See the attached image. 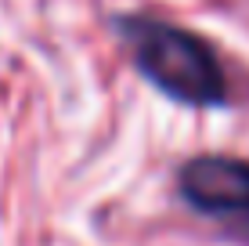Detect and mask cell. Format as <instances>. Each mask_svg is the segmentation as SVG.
<instances>
[{"instance_id": "7a4b0ae2", "label": "cell", "mask_w": 249, "mask_h": 246, "mask_svg": "<svg viewBox=\"0 0 249 246\" xmlns=\"http://www.w3.org/2000/svg\"><path fill=\"white\" fill-rule=\"evenodd\" d=\"M181 196L210 217L249 228V159L195 156L181 167Z\"/></svg>"}, {"instance_id": "6da1fadb", "label": "cell", "mask_w": 249, "mask_h": 246, "mask_svg": "<svg viewBox=\"0 0 249 246\" xmlns=\"http://www.w3.org/2000/svg\"><path fill=\"white\" fill-rule=\"evenodd\" d=\"M119 29L134 47L137 69L170 98L184 105H220L228 98V76L217 51L192 29L152 19H126Z\"/></svg>"}]
</instances>
